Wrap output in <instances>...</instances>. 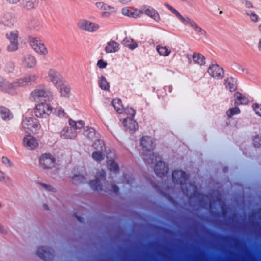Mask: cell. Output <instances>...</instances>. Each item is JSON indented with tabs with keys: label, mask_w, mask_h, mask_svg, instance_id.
I'll list each match as a JSON object with an SVG mask.
<instances>
[{
	"label": "cell",
	"mask_w": 261,
	"mask_h": 261,
	"mask_svg": "<svg viewBox=\"0 0 261 261\" xmlns=\"http://www.w3.org/2000/svg\"><path fill=\"white\" fill-rule=\"evenodd\" d=\"M49 76L60 94L63 97H68L70 93V87L62 77L57 72L52 69L49 72Z\"/></svg>",
	"instance_id": "1"
},
{
	"label": "cell",
	"mask_w": 261,
	"mask_h": 261,
	"mask_svg": "<svg viewBox=\"0 0 261 261\" xmlns=\"http://www.w3.org/2000/svg\"><path fill=\"white\" fill-rule=\"evenodd\" d=\"M30 98L33 101L42 104L51 101L53 95L51 92L47 90H35L31 93Z\"/></svg>",
	"instance_id": "2"
},
{
	"label": "cell",
	"mask_w": 261,
	"mask_h": 261,
	"mask_svg": "<svg viewBox=\"0 0 261 261\" xmlns=\"http://www.w3.org/2000/svg\"><path fill=\"white\" fill-rule=\"evenodd\" d=\"M37 255L44 261H53L56 257V252L51 247L40 246L36 251Z\"/></svg>",
	"instance_id": "3"
},
{
	"label": "cell",
	"mask_w": 261,
	"mask_h": 261,
	"mask_svg": "<svg viewBox=\"0 0 261 261\" xmlns=\"http://www.w3.org/2000/svg\"><path fill=\"white\" fill-rule=\"evenodd\" d=\"M210 210L213 215L217 217L223 216L226 213V208L225 203L219 199L213 200L210 202Z\"/></svg>",
	"instance_id": "4"
},
{
	"label": "cell",
	"mask_w": 261,
	"mask_h": 261,
	"mask_svg": "<svg viewBox=\"0 0 261 261\" xmlns=\"http://www.w3.org/2000/svg\"><path fill=\"white\" fill-rule=\"evenodd\" d=\"M23 127L24 130L31 135H35L40 130L39 122L34 118L26 119L23 122Z\"/></svg>",
	"instance_id": "5"
},
{
	"label": "cell",
	"mask_w": 261,
	"mask_h": 261,
	"mask_svg": "<svg viewBox=\"0 0 261 261\" xmlns=\"http://www.w3.org/2000/svg\"><path fill=\"white\" fill-rule=\"evenodd\" d=\"M30 44L33 49L38 54L45 55L47 54L48 50L44 43L40 38L29 37Z\"/></svg>",
	"instance_id": "6"
},
{
	"label": "cell",
	"mask_w": 261,
	"mask_h": 261,
	"mask_svg": "<svg viewBox=\"0 0 261 261\" xmlns=\"http://www.w3.org/2000/svg\"><path fill=\"white\" fill-rule=\"evenodd\" d=\"M52 111V107L45 103L39 104L35 108L34 113L37 117L39 118H47Z\"/></svg>",
	"instance_id": "7"
},
{
	"label": "cell",
	"mask_w": 261,
	"mask_h": 261,
	"mask_svg": "<svg viewBox=\"0 0 261 261\" xmlns=\"http://www.w3.org/2000/svg\"><path fill=\"white\" fill-rule=\"evenodd\" d=\"M181 188L184 194L190 198L197 195V188L196 185L191 182L186 181L181 185Z\"/></svg>",
	"instance_id": "8"
},
{
	"label": "cell",
	"mask_w": 261,
	"mask_h": 261,
	"mask_svg": "<svg viewBox=\"0 0 261 261\" xmlns=\"http://www.w3.org/2000/svg\"><path fill=\"white\" fill-rule=\"evenodd\" d=\"M168 171V165L165 162H158L155 165V173L159 178H164L166 176Z\"/></svg>",
	"instance_id": "9"
},
{
	"label": "cell",
	"mask_w": 261,
	"mask_h": 261,
	"mask_svg": "<svg viewBox=\"0 0 261 261\" xmlns=\"http://www.w3.org/2000/svg\"><path fill=\"white\" fill-rule=\"evenodd\" d=\"M6 37L10 40V44L8 46L7 50L9 52H13L18 48V32L11 31L6 34Z\"/></svg>",
	"instance_id": "10"
},
{
	"label": "cell",
	"mask_w": 261,
	"mask_h": 261,
	"mask_svg": "<svg viewBox=\"0 0 261 261\" xmlns=\"http://www.w3.org/2000/svg\"><path fill=\"white\" fill-rule=\"evenodd\" d=\"M40 164L44 168H53L55 164V159L51 155L46 154L41 155L40 158Z\"/></svg>",
	"instance_id": "11"
},
{
	"label": "cell",
	"mask_w": 261,
	"mask_h": 261,
	"mask_svg": "<svg viewBox=\"0 0 261 261\" xmlns=\"http://www.w3.org/2000/svg\"><path fill=\"white\" fill-rule=\"evenodd\" d=\"M173 182L178 185H182L187 181V175L182 170H175L172 174Z\"/></svg>",
	"instance_id": "12"
},
{
	"label": "cell",
	"mask_w": 261,
	"mask_h": 261,
	"mask_svg": "<svg viewBox=\"0 0 261 261\" xmlns=\"http://www.w3.org/2000/svg\"><path fill=\"white\" fill-rule=\"evenodd\" d=\"M208 72L211 76L217 79H222L224 76L223 69L218 65H213L210 66L209 68Z\"/></svg>",
	"instance_id": "13"
},
{
	"label": "cell",
	"mask_w": 261,
	"mask_h": 261,
	"mask_svg": "<svg viewBox=\"0 0 261 261\" xmlns=\"http://www.w3.org/2000/svg\"><path fill=\"white\" fill-rule=\"evenodd\" d=\"M78 26L81 29L88 32H95L99 28L97 24L86 20H81L78 23Z\"/></svg>",
	"instance_id": "14"
},
{
	"label": "cell",
	"mask_w": 261,
	"mask_h": 261,
	"mask_svg": "<svg viewBox=\"0 0 261 261\" xmlns=\"http://www.w3.org/2000/svg\"><path fill=\"white\" fill-rule=\"evenodd\" d=\"M140 143L143 148L147 151H153L155 148V141L151 137H143L141 139Z\"/></svg>",
	"instance_id": "15"
},
{
	"label": "cell",
	"mask_w": 261,
	"mask_h": 261,
	"mask_svg": "<svg viewBox=\"0 0 261 261\" xmlns=\"http://www.w3.org/2000/svg\"><path fill=\"white\" fill-rule=\"evenodd\" d=\"M123 125L125 128L130 133H134L138 129V124L134 119L128 118L123 120Z\"/></svg>",
	"instance_id": "16"
},
{
	"label": "cell",
	"mask_w": 261,
	"mask_h": 261,
	"mask_svg": "<svg viewBox=\"0 0 261 261\" xmlns=\"http://www.w3.org/2000/svg\"><path fill=\"white\" fill-rule=\"evenodd\" d=\"M122 13L126 16L133 18H140L143 14V11L139 9L130 7L123 8L122 10Z\"/></svg>",
	"instance_id": "17"
},
{
	"label": "cell",
	"mask_w": 261,
	"mask_h": 261,
	"mask_svg": "<svg viewBox=\"0 0 261 261\" xmlns=\"http://www.w3.org/2000/svg\"><path fill=\"white\" fill-rule=\"evenodd\" d=\"M23 143L25 147L29 150H35L38 147V142L35 138L31 136L25 137L23 140Z\"/></svg>",
	"instance_id": "18"
},
{
	"label": "cell",
	"mask_w": 261,
	"mask_h": 261,
	"mask_svg": "<svg viewBox=\"0 0 261 261\" xmlns=\"http://www.w3.org/2000/svg\"><path fill=\"white\" fill-rule=\"evenodd\" d=\"M141 11H143V13L147 15L148 16L155 19V21H160V18L159 13L154 9H153V8L145 5L141 7Z\"/></svg>",
	"instance_id": "19"
},
{
	"label": "cell",
	"mask_w": 261,
	"mask_h": 261,
	"mask_svg": "<svg viewBox=\"0 0 261 261\" xmlns=\"http://www.w3.org/2000/svg\"><path fill=\"white\" fill-rule=\"evenodd\" d=\"M77 135V134L76 130H75L74 128H71V127L65 128L63 130H62L61 133V136L62 138L64 139H68L75 138L76 137Z\"/></svg>",
	"instance_id": "20"
},
{
	"label": "cell",
	"mask_w": 261,
	"mask_h": 261,
	"mask_svg": "<svg viewBox=\"0 0 261 261\" xmlns=\"http://www.w3.org/2000/svg\"><path fill=\"white\" fill-rule=\"evenodd\" d=\"M225 85L227 90L230 92H234L237 89L238 81L235 78L230 77L225 80Z\"/></svg>",
	"instance_id": "21"
},
{
	"label": "cell",
	"mask_w": 261,
	"mask_h": 261,
	"mask_svg": "<svg viewBox=\"0 0 261 261\" xmlns=\"http://www.w3.org/2000/svg\"><path fill=\"white\" fill-rule=\"evenodd\" d=\"M23 63L27 68H33L35 66L36 60L33 56L28 55L24 57L23 60Z\"/></svg>",
	"instance_id": "22"
},
{
	"label": "cell",
	"mask_w": 261,
	"mask_h": 261,
	"mask_svg": "<svg viewBox=\"0 0 261 261\" xmlns=\"http://www.w3.org/2000/svg\"><path fill=\"white\" fill-rule=\"evenodd\" d=\"M1 116L3 120H11L13 118V114L11 112L5 107H1Z\"/></svg>",
	"instance_id": "23"
},
{
	"label": "cell",
	"mask_w": 261,
	"mask_h": 261,
	"mask_svg": "<svg viewBox=\"0 0 261 261\" xmlns=\"http://www.w3.org/2000/svg\"><path fill=\"white\" fill-rule=\"evenodd\" d=\"M34 81L33 77H29V78H25L22 79L18 80L15 81L14 84L17 86H24L26 85H30Z\"/></svg>",
	"instance_id": "24"
},
{
	"label": "cell",
	"mask_w": 261,
	"mask_h": 261,
	"mask_svg": "<svg viewBox=\"0 0 261 261\" xmlns=\"http://www.w3.org/2000/svg\"><path fill=\"white\" fill-rule=\"evenodd\" d=\"M119 48L120 46L118 43L114 41H111L107 44L105 50L107 53H112L118 51Z\"/></svg>",
	"instance_id": "25"
},
{
	"label": "cell",
	"mask_w": 261,
	"mask_h": 261,
	"mask_svg": "<svg viewBox=\"0 0 261 261\" xmlns=\"http://www.w3.org/2000/svg\"><path fill=\"white\" fill-rule=\"evenodd\" d=\"M113 107L118 113H122L125 111V108L121 100L118 98H115L112 101Z\"/></svg>",
	"instance_id": "26"
},
{
	"label": "cell",
	"mask_w": 261,
	"mask_h": 261,
	"mask_svg": "<svg viewBox=\"0 0 261 261\" xmlns=\"http://www.w3.org/2000/svg\"><path fill=\"white\" fill-rule=\"evenodd\" d=\"M235 101L239 104L246 105L248 103V100L244 95L237 93L235 96Z\"/></svg>",
	"instance_id": "27"
},
{
	"label": "cell",
	"mask_w": 261,
	"mask_h": 261,
	"mask_svg": "<svg viewBox=\"0 0 261 261\" xmlns=\"http://www.w3.org/2000/svg\"><path fill=\"white\" fill-rule=\"evenodd\" d=\"M193 58L195 63L200 65H204L205 64V58L202 55L200 54L199 53H194L193 56Z\"/></svg>",
	"instance_id": "28"
},
{
	"label": "cell",
	"mask_w": 261,
	"mask_h": 261,
	"mask_svg": "<svg viewBox=\"0 0 261 261\" xmlns=\"http://www.w3.org/2000/svg\"><path fill=\"white\" fill-rule=\"evenodd\" d=\"M122 44L124 46L130 48V49H132V50L134 49L137 47V44L133 40L129 38H126L123 40Z\"/></svg>",
	"instance_id": "29"
},
{
	"label": "cell",
	"mask_w": 261,
	"mask_h": 261,
	"mask_svg": "<svg viewBox=\"0 0 261 261\" xmlns=\"http://www.w3.org/2000/svg\"><path fill=\"white\" fill-rule=\"evenodd\" d=\"M108 167L109 170L113 172H118L119 170V168L118 164L113 160L109 161L108 162Z\"/></svg>",
	"instance_id": "30"
},
{
	"label": "cell",
	"mask_w": 261,
	"mask_h": 261,
	"mask_svg": "<svg viewBox=\"0 0 261 261\" xmlns=\"http://www.w3.org/2000/svg\"><path fill=\"white\" fill-rule=\"evenodd\" d=\"M98 83L100 87L102 89L104 90H109L110 86H109V84L108 82H107L106 79L104 77H102L99 79L98 81Z\"/></svg>",
	"instance_id": "31"
},
{
	"label": "cell",
	"mask_w": 261,
	"mask_h": 261,
	"mask_svg": "<svg viewBox=\"0 0 261 261\" xmlns=\"http://www.w3.org/2000/svg\"><path fill=\"white\" fill-rule=\"evenodd\" d=\"M157 51L159 54L163 56H168L170 53V49L166 47L159 46L157 48Z\"/></svg>",
	"instance_id": "32"
},
{
	"label": "cell",
	"mask_w": 261,
	"mask_h": 261,
	"mask_svg": "<svg viewBox=\"0 0 261 261\" xmlns=\"http://www.w3.org/2000/svg\"><path fill=\"white\" fill-rule=\"evenodd\" d=\"M93 147L95 149L97 150V151H102V152L104 151L105 149V147L103 141L100 140L95 141V143L93 144Z\"/></svg>",
	"instance_id": "33"
},
{
	"label": "cell",
	"mask_w": 261,
	"mask_h": 261,
	"mask_svg": "<svg viewBox=\"0 0 261 261\" xmlns=\"http://www.w3.org/2000/svg\"><path fill=\"white\" fill-rule=\"evenodd\" d=\"M70 125L72 128L77 129H80L84 126V122L82 120H80L78 122H75L73 120H70L69 122Z\"/></svg>",
	"instance_id": "34"
},
{
	"label": "cell",
	"mask_w": 261,
	"mask_h": 261,
	"mask_svg": "<svg viewBox=\"0 0 261 261\" xmlns=\"http://www.w3.org/2000/svg\"><path fill=\"white\" fill-rule=\"evenodd\" d=\"M93 158L97 161H102L105 158V155L102 151H95L93 153Z\"/></svg>",
	"instance_id": "35"
},
{
	"label": "cell",
	"mask_w": 261,
	"mask_h": 261,
	"mask_svg": "<svg viewBox=\"0 0 261 261\" xmlns=\"http://www.w3.org/2000/svg\"><path fill=\"white\" fill-rule=\"evenodd\" d=\"M96 6L102 10L112 11L113 10V8L111 7L110 6L105 4L104 3H102V2L97 3L96 4Z\"/></svg>",
	"instance_id": "36"
},
{
	"label": "cell",
	"mask_w": 261,
	"mask_h": 261,
	"mask_svg": "<svg viewBox=\"0 0 261 261\" xmlns=\"http://www.w3.org/2000/svg\"><path fill=\"white\" fill-rule=\"evenodd\" d=\"M240 113V109L237 107H235L228 110L227 112V114L229 117H232L235 115L238 114Z\"/></svg>",
	"instance_id": "37"
},
{
	"label": "cell",
	"mask_w": 261,
	"mask_h": 261,
	"mask_svg": "<svg viewBox=\"0 0 261 261\" xmlns=\"http://www.w3.org/2000/svg\"><path fill=\"white\" fill-rule=\"evenodd\" d=\"M252 108L255 112L261 117V104H255L252 105Z\"/></svg>",
	"instance_id": "38"
},
{
	"label": "cell",
	"mask_w": 261,
	"mask_h": 261,
	"mask_svg": "<svg viewBox=\"0 0 261 261\" xmlns=\"http://www.w3.org/2000/svg\"><path fill=\"white\" fill-rule=\"evenodd\" d=\"M90 185L91 187L94 189H99L101 187V183L98 180H93L90 183Z\"/></svg>",
	"instance_id": "39"
},
{
	"label": "cell",
	"mask_w": 261,
	"mask_h": 261,
	"mask_svg": "<svg viewBox=\"0 0 261 261\" xmlns=\"http://www.w3.org/2000/svg\"><path fill=\"white\" fill-rule=\"evenodd\" d=\"M85 134L86 136L89 137V138H92L93 136H94V134H95V132H94V130L91 128H88L86 130H85Z\"/></svg>",
	"instance_id": "40"
},
{
	"label": "cell",
	"mask_w": 261,
	"mask_h": 261,
	"mask_svg": "<svg viewBox=\"0 0 261 261\" xmlns=\"http://www.w3.org/2000/svg\"><path fill=\"white\" fill-rule=\"evenodd\" d=\"M38 2L37 1H27V3L26 4V7L28 8V9H31V8H32L34 7L35 6L36 4V3H37Z\"/></svg>",
	"instance_id": "41"
},
{
	"label": "cell",
	"mask_w": 261,
	"mask_h": 261,
	"mask_svg": "<svg viewBox=\"0 0 261 261\" xmlns=\"http://www.w3.org/2000/svg\"><path fill=\"white\" fill-rule=\"evenodd\" d=\"M107 62L103 60H99V61L97 63V66L100 68H106V66H107Z\"/></svg>",
	"instance_id": "42"
},
{
	"label": "cell",
	"mask_w": 261,
	"mask_h": 261,
	"mask_svg": "<svg viewBox=\"0 0 261 261\" xmlns=\"http://www.w3.org/2000/svg\"><path fill=\"white\" fill-rule=\"evenodd\" d=\"M249 15H250V18H251V19L253 22H258V17L257 15L255 14V13H251L249 14Z\"/></svg>",
	"instance_id": "43"
},
{
	"label": "cell",
	"mask_w": 261,
	"mask_h": 261,
	"mask_svg": "<svg viewBox=\"0 0 261 261\" xmlns=\"http://www.w3.org/2000/svg\"><path fill=\"white\" fill-rule=\"evenodd\" d=\"M167 7H168L169 8V9L170 8V10H171V11H172V12H173V13H175V14H176V15L178 16V17H179L180 19H183V18H182V16H180V14L178 13V12L176 11V10H175V9H173V8H172L171 7H170V6H168V5H167Z\"/></svg>",
	"instance_id": "44"
},
{
	"label": "cell",
	"mask_w": 261,
	"mask_h": 261,
	"mask_svg": "<svg viewBox=\"0 0 261 261\" xmlns=\"http://www.w3.org/2000/svg\"><path fill=\"white\" fill-rule=\"evenodd\" d=\"M260 141H261V139L259 137H257L255 140H254V144L256 146V147H258L259 145H261Z\"/></svg>",
	"instance_id": "45"
},
{
	"label": "cell",
	"mask_w": 261,
	"mask_h": 261,
	"mask_svg": "<svg viewBox=\"0 0 261 261\" xmlns=\"http://www.w3.org/2000/svg\"><path fill=\"white\" fill-rule=\"evenodd\" d=\"M2 161H3V162L5 164L7 165L8 166H10V165H11V164L10 162L9 161V160L8 159L5 158V157L3 158Z\"/></svg>",
	"instance_id": "46"
},
{
	"label": "cell",
	"mask_w": 261,
	"mask_h": 261,
	"mask_svg": "<svg viewBox=\"0 0 261 261\" xmlns=\"http://www.w3.org/2000/svg\"><path fill=\"white\" fill-rule=\"evenodd\" d=\"M135 111H134L133 109H132V108H128L126 109V113L130 115H133L135 114Z\"/></svg>",
	"instance_id": "47"
},
{
	"label": "cell",
	"mask_w": 261,
	"mask_h": 261,
	"mask_svg": "<svg viewBox=\"0 0 261 261\" xmlns=\"http://www.w3.org/2000/svg\"><path fill=\"white\" fill-rule=\"evenodd\" d=\"M19 0H17V1H8V2L9 3H11V4H13V3H17L18 2H19Z\"/></svg>",
	"instance_id": "48"
},
{
	"label": "cell",
	"mask_w": 261,
	"mask_h": 261,
	"mask_svg": "<svg viewBox=\"0 0 261 261\" xmlns=\"http://www.w3.org/2000/svg\"><path fill=\"white\" fill-rule=\"evenodd\" d=\"M259 48L260 50H261V39L260 40L259 44Z\"/></svg>",
	"instance_id": "49"
},
{
	"label": "cell",
	"mask_w": 261,
	"mask_h": 261,
	"mask_svg": "<svg viewBox=\"0 0 261 261\" xmlns=\"http://www.w3.org/2000/svg\"><path fill=\"white\" fill-rule=\"evenodd\" d=\"M259 30H260V31L261 32V25H260V26H259Z\"/></svg>",
	"instance_id": "50"
}]
</instances>
